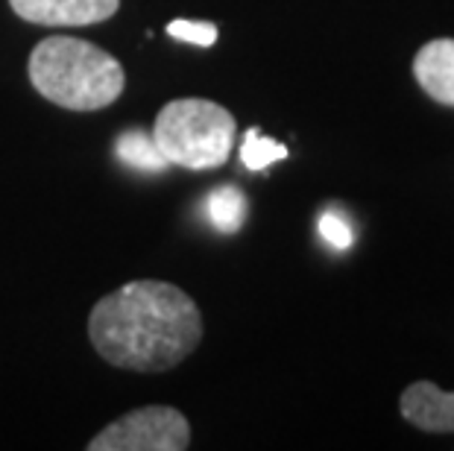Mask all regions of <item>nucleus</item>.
Segmentation results:
<instances>
[{"mask_svg": "<svg viewBox=\"0 0 454 451\" xmlns=\"http://www.w3.org/2000/svg\"><path fill=\"white\" fill-rule=\"evenodd\" d=\"M89 340L118 369L168 372L200 346L202 314L182 287L138 278L94 305Z\"/></svg>", "mask_w": 454, "mask_h": 451, "instance_id": "f257e3e1", "label": "nucleus"}, {"mask_svg": "<svg viewBox=\"0 0 454 451\" xmlns=\"http://www.w3.org/2000/svg\"><path fill=\"white\" fill-rule=\"evenodd\" d=\"M33 89L67 112H100L123 94V65L103 47L74 35L38 42L27 62Z\"/></svg>", "mask_w": 454, "mask_h": 451, "instance_id": "f03ea898", "label": "nucleus"}, {"mask_svg": "<svg viewBox=\"0 0 454 451\" xmlns=\"http://www.w3.org/2000/svg\"><path fill=\"white\" fill-rule=\"evenodd\" d=\"M153 141L168 165L188 170L223 167L235 144V118L215 100H173L159 112Z\"/></svg>", "mask_w": 454, "mask_h": 451, "instance_id": "7ed1b4c3", "label": "nucleus"}, {"mask_svg": "<svg viewBox=\"0 0 454 451\" xmlns=\"http://www.w3.org/2000/svg\"><path fill=\"white\" fill-rule=\"evenodd\" d=\"M282 159H287L285 144L264 138L258 129L247 132V141H244V147H240V161H244L247 170H267L273 161H282Z\"/></svg>", "mask_w": 454, "mask_h": 451, "instance_id": "9d476101", "label": "nucleus"}, {"mask_svg": "<svg viewBox=\"0 0 454 451\" xmlns=\"http://www.w3.org/2000/svg\"><path fill=\"white\" fill-rule=\"evenodd\" d=\"M419 89L440 105H454V38H434L413 59Z\"/></svg>", "mask_w": 454, "mask_h": 451, "instance_id": "0eeeda50", "label": "nucleus"}, {"mask_svg": "<svg viewBox=\"0 0 454 451\" xmlns=\"http://www.w3.org/2000/svg\"><path fill=\"white\" fill-rule=\"evenodd\" d=\"M114 156H118L123 165H129L135 170H147V174H159V170L168 167V161H164V156L159 152L153 136H147V132H141V129L123 132L118 144H114Z\"/></svg>", "mask_w": 454, "mask_h": 451, "instance_id": "1a4fd4ad", "label": "nucleus"}, {"mask_svg": "<svg viewBox=\"0 0 454 451\" xmlns=\"http://www.w3.org/2000/svg\"><path fill=\"white\" fill-rule=\"evenodd\" d=\"M12 12L27 24L91 27L121 9V0H9Z\"/></svg>", "mask_w": 454, "mask_h": 451, "instance_id": "39448f33", "label": "nucleus"}, {"mask_svg": "<svg viewBox=\"0 0 454 451\" xmlns=\"http://www.w3.org/2000/svg\"><path fill=\"white\" fill-rule=\"evenodd\" d=\"M402 416L413 428L428 434H454V393L440 390L431 381H417L399 399Z\"/></svg>", "mask_w": 454, "mask_h": 451, "instance_id": "423d86ee", "label": "nucleus"}, {"mask_svg": "<svg viewBox=\"0 0 454 451\" xmlns=\"http://www.w3.org/2000/svg\"><path fill=\"white\" fill-rule=\"evenodd\" d=\"M168 35L176 38V42H188L197 47H211L217 42V27L215 24H202V21H185V18H176V21L168 24Z\"/></svg>", "mask_w": 454, "mask_h": 451, "instance_id": "f8f14e48", "label": "nucleus"}, {"mask_svg": "<svg viewBox=\"0 0 454 451\" xmlns=\"http://www.w3.org/2000/svg\"><path fill=\"white\" fill-rule=\"evenodd\" d=\"M206 214L217 232H238L247 220V197L235 185L211 191L206 199Z\"/></svg>", "mask_w": 454, "mask_h": 451, "instance_id": "6e6552de", "label": "nucleus"}, {"mask_svg": "<svg viewBox=\"0 0 454 451\" xmlns=\"http://www.w3.org/2000/svg\"><path fill=\"white\" fill-rule=\"evenodd\" d=\"M188 446L191 422L168 405L129 410L89 439V451H185Z\"/></svg>", "mask_w": 454, "mask_h": 451, "instance_id": "20e7f679", "label": "nucleus"}, {"mask_svg": "<svg viewBox=\"0 0 454 451\" xmlns=\"http://www.w3.org/2000/svg\"><path fill=\"white\" fill-rule=\"evenodd\" d=\"M320 235H323V241L328 246H334V249H349L352 241H355L352 223L334 208H328L320 214Z\"/></svg>", "mask_w": 454, "mask_h": 451, "instance_id": "9b49d317", "label": "nucleus"}]
</instances>
